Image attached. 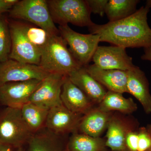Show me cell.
<instances>
[{"label":"cell","mask_w":151,"mask_h":151,"mask_svg":"<svg viewBox=\"0 0 151 151\" xmlns=\"http://www.w3.org/2000/svg\"><path fill=\"white\" fill-rule=\"evenodd\" d=\"M16 151H24V150L23 148L22 147H19L17 149Z\"/></svg>","instance_id":"cell-34"},{"label":"cell","mask_w":151,"mask_h":151,"mask_svg":"<svg viewBox=\"0 0 151 151\" xmlns=\"http://www.w3.org/2000/svg\"><path fill=\"white\" fill-rule=\"evenodd\" d=\"M146 6L148 8H151V0H147L146 2Z\"/></svg>","instance_id":"cell-32"},{"label":"cell","mask_w":151,"mask_h":151,"mask_svg":"<svg viewBox=\"0 0 151 151\" xmlns=\"http://www.w3.org/2000/svg\"><path fill=\"white\" fill-rule=\"evenodd\" d=\"M60 97L63 105L73 113L84 115L93 108V103L67 76L63 84Z\"/></svg>","instance_id":"cell-13"},{"label":"cell","mask_w":151,"mask_h":151,"mask_svg":"<svg viewBox=\"0 0 151 151\" xmlns=\"http://www.w3.org/2000/svg\"><path fill=\"white\" fill-rule=\"evenodd\" d=\"M127 93L141 103L147 114L151 113V94L149 83L145 73L138 66L127 71Z\"/></svg>","instance_id":"cell-15"},{"label":"cell","mask_w":151,"mask_h":151,"mask_svg":"<svg viewBox=\"0 0 151 151\" xmlns=\"http://www.w3.org/2000/svg\"><path fill=\"white\" fill-rule=\"evenodd\" d=\"M58 29L60 35L69 46L70 52L79 65L81 67L89 65L100 42L99 36L79 33L68 25L59 26Z\"/></svg>","instance_id":"cell-6"},{"label":"cell","mask_w":151,"mask_h":151,"mask_svg":"<svg viewBox=\"0 0 151 151\" xmlns=\"http://www.w3.org/2000/svg\"><path fill=\"white\" fill-rule=\"evenodd\" d=\"M12 148L8 145L0 144V151H12Z\"/></svg>","instance_id":"cell-31"},{"label":"cell","mask_w":151,"mask_h":151,"mask_svg":"<svg viewBox=\"0 0 151 151\" xmlns=\"http://www.w3.org/2000/svg\"><path fill=\"white\" fill-rule=\"evenodd\" d=\"M83 116L70 111L63 105L55 106L49 110L45 127L58 135L73 133L78 131Z\"/></svg>","instance_id":"cell-12"},{"label":"cell","mask_w":151,"mask_h":151,"mask_svg":"<svg viewBox=\"0 0 151 151\" xmlns=\"http://www.w3.org/2000/svg\"><path fill=\"white\" fill-rule=\"evenodd\" d=\"M9 12L11 17L29 22L51 35H60L52 19L46 0L19 1Z\"/></svg>","instance_id":"cell-4"},{"label":"cell","mask_w":151,"mask_h":151,"mask_svg":"<svg viewBox=\"0 0 151 151\" xmlns=\"http://www.w3.org/2000/svg\"><path fill=\"white\" fill-rule=\"evenodd\" d=\"M12 48L9 59L39 65L41 51L31 43L25 34L21 22H9Z\"/></svg>","instance_id":"cell-7"},{"label":"cell","mask_w":151,"mask_h":151,"mask_svg":"<svg viewBox=\"0 0 151 151\" xmlns=\"http://www.w3.org/2000/svg\"><path fill=\"white\" fill-rule=\"evenodd\" d=\"M33 134L21 109L7 107L0 114V144L18 148L28 142Z\"/></svg>","instance_id":"cell-5"},{"label":"cell","mask_w":151,"mask_h":151,"mask_svg":"<svg viewBox=\"0 0 151 151\" xmlns=\"http://www.w3.org/2000/svg\"><path fill=\"white\" fill-rule=\"evenodd\" d=\"M58 136L47 129H42L30 138L27 151H67Z\"/></svg>","instance_id":"cell-20"},{"label":"cell","mask_w":151,"mask_h":151,"mask_svg":"<svg viewBox=\"0 0 151 151\" xmlns=\"http://www.w3.org/2000/svg\"><path fill=\"white\" fill-rule=\"evenodd\" d=\"M49 74L40 65L9 59L0 63V85L10 82L42 80Z\"/></svg>","instance_id":"cell-10"},{"label":"cell","mask_w":151,"mask_h":151,"mask_svg":"<svg viewBox=\"0 0 151 151\" xmlns=\"http://www.w3.org/2000/svg\"><path fill=\"white\" fill-rule=\"evenodd\" d=\"M86 1L91 13L98 14L101 17L104 16L108 0H86Z\"/></svg>","instance_id":"cell-27"},{"label":"cell","mask_w":151,"mask_h":151,"mask_svg":"<svg viewBox=\"0 0 151 151\" xmlns=\"http://www.w3.org/2000/svg\"><path fill=\"white\" fill-rule=\"evenodd\" d=\"M139 0H109L106 6L105 14L109 22L117 21L135 13Z\"/></svg>","instance_id":"cell-23"},{"label":"cell","mask_w":151,"mask_h":151,"mask_svg":"<svg viewBox=\"0 0 151 151\" xmlns=\"http://www.w3.org/2000/svg\"><path fill=\"white\" fill-rule=\"evenodd\" d=\"M105 140L77 132L73 133L67 145V151H106Z\"/></svg>","instance_id":"cell-21"},{"label":"cell","mask_w":151,"mask_h":151,"mask_svg":"<svg viewBox=\"0 0 151 151\" xmlns=\"http://www.w3.org/2000/svg\"><path fill=\"white\" fill-rule=\"evenodd\" d=\"M67 76L93 103L99 104L108 92L103 85L87 72L85 67L80 68Z\"/></svg>","instance_id":"cell-16"},{"label":"cell","mask_w":151,"mask_h":151,"mask_svg":"<svg viewBox=\"0 0 151 151\" xmlns=\"http://www.w3.org/2000/svg\"><path fill=\"white\" fill-rule=\"evenodd\" d=\"M150 9L143 6L122 20L104 24H93L88 27L90 33L97 35L100 42H107L124 48L151 46V28L147 22Z\"/></svg>","instance_id":"cell-1"},{"label":"cell","mask_w":151,"mask_h":151,"mask_svg":"<svg viewBox=\"0 0 151 151\" xmlns=\"http://www.w3.org/2000/svg\"><path fill=\"white\" fill-rule=\"evenodd\" d=\"M39 65L49 73L64 76L81 67L60 35L50 36L48 42L42 50Z\"/></svg>","instance_id":"cell-2"},{"label":"cell","mask_w":151,"mask_h":151,"mask_svg":"<svg viewBox=\"0 0 151 151\" xmlns=\"http://www.w3.org/2000/svg\"><path fill=\"white\" fill-rule=\"evenodd\" d=\"M85 67L87 72L108 91L121 94L127 92V71L102 69L94 64Z\"/></svg>","instance_id":"cell-14"},{"label":"cell","mask_w":151,"mask_h":151,"mask_svg":"<svg viewBox=\"0 0 151 151\" xmlns=\"http://www.w3.org/2000/svg\"><path fill=\"white\" fill-rule=\"evenodd\" d=\"M42 80L10 82L0 85V102L8 108L21 109L29 103Z\"/></svg>","instance_id":"cell-11"},{"label":"cell","mask_w":151,"mask_h":151,"mask_svg":"<svg viewBox=\"0 0 151 151\" xmlns=\"http://www.w3.org/2000/svg\"><path fill=\"white\" fill-rule=\"evenodd\" d=\"M138 132L131 131L127 134L126 139V145L130 151H138Z\"/></svg>","instance_id":"cell-28"},{"label":"cell","mask_w":151,"mask_h":151,"mask_svg":"<svg viewBox=\"0 0 151 151\" xmlns=\"http://www.w3.org/2000/svg\"><path fill=\"white\" fill-rule=\"evenodd\" d=\"M9 0H0V16L7 11H9L13 5Z\"/></svg>","instance_id":"cell-29"},{"label":"cell","mask_w":151,"mask_h":151,"mask_svg":"<svg viewBox=\"0 0 151 151\" xmlns=\"http://www.w3.org/2000/svg\"><path fill=\"white\" fill-rule=\"evenodd\" d=\"M127 119L118 115H112L108 122L106 133L105 146L111 151L127 149L126 139L127 134L134 129Z\"/></svg>","instance_id":"cell-17"},{"label":"cell","mask_w":151,"mask_h":151,"mask_svg":"<svg viewBox=\"0 0 151 151\" xmlns=\"http://www.w3.org/2000/svg\"><path fill=\"white\" fill-rule=\"evenodd\" d=\"M66 151H67V150H66Z\"/></svg>","instance_id":"cell-38"},{"label":"cell","mask_w":151,"mask_h":151,"mask_svg":"<svg viewBox=\"0 0 151 151\" xmlns=\"http://www.w3.org/2000/svg\"><path fill=\"white\" fill-rule=\"evenodd\" d=\"M112 114L111 112L101 111L98 108H93L83 115L78 126L80 133L94 137H100L107 129Z\"/></svg>","instance_id":"cell-18"},{"label":"cell","mask_w":151,"mask_h":151,"mask_svg":"<svg viewBox=\"0 0 151 151\" xmlns=\"http://www.w3.org/2000/svg\"><path fill=\"white\" fill-rule=\"evenodd\" d=\"M0 63H1V62H0Z\"/></svg>","instance_id":"cell-37"},{"label":"cell","mask_w":151,"mask_h":151,"mask_svg":"<svg viewBox=\"0 0 151 151\" xmlns=\"http://www.w3.org/2000/svg\"><path fill=\"white\" fill-rule=\"evenodd\" d=\"M92 60L97 67L107 70L128 71L137 66L127 54L126 48L116 45L98 46Z\"/></svg>","instance_id":"cell-9"},{"label":"cell","mask_w":151,"mask_h":151,"mask_svg":"<svg viewBox=\"0 0 151 151\" xmlns=\"http://www.w3.org/2000/svg\"><path fill=\"white\" fill-rule=\"evenodd\" d=\"M141 58L143 60L151 61V46L144 48V53Z\"/></svg>","instance_id":"cell-30"},{"label":"cell","mask_w":151,"mask_h":151,"mask_svg":"<svg viewBox=\"0 0 151 151\" xmlns=\"http://www.w3.org/2000/svg\"><path fill=\"white\" fill-rule=\"evenodd\" d=\"M147 129L151 136V125H149L147 127Z\"/></svg>","instance_id":"cell-33"},{"label":"cell","mask_w":151,"mask_h":151,"mask_svg":"<svg viewBox=\"0 0 151 151\" xmlns=\"http://www.w3.org/2000/svg\"><path fill=\"white\" fill-rule=\"evenodd\" d=\"M47 3L52 21L59 26L70 23L89 27L94 24L86 0H48Z\"/></svg>","instance_id":"cell-3"},{"label":"cell","mask_w":151,"mask_h":151,"mask_svg":"<svg viewBox=\"0 0 151 151\" xmlns=\"http://www.w3.org/2000/svg\"><path fill=\"white\" fill-rule=\"evenodd\" d=\"M49 109L29 102L21 108L23 118L33 134L45 127Z\"/></svg>","instance_id":"cell-22"},{"label":"cell","mask_w":151,"mask_h":151,"mask_svg":"<svg viewBox=\"0 0 151 151\" xmlns=\"http://www.w3.org/2000/svg\"><path fill=\"white\" fill-rule=\"evenodd\" d=\"M138 151H147L151 147V136L147 128L142 127L138 132Z\"/></svg>","instance_id":"cell-26"},{"label":"cell","mask_w":151,"mask_h":151,"mask_svg":"<svg viewBox=\"0 0 151 151\" xmlns=\"http://www.w3.org/2000/svg\"><path fill=\"white\" fill-rule=\"evenodd\" d=\"M130 151L129 150H127V149H125V150H123L121 151Z\"/></svg>","instance_id":"cell-35"},{"label":"cell","mask_w":151,"mask_h":151,"mask_svg":"<svg viewBox=\"0 0 151 151\" xmlns=\"http://www.w3.org/2000/svg\"><path fill=\"white\" fill-rule=\"evenodd\" d=\"M22 23L25 34L28 40L33 45L42 51L48 42L51 35L36 26L23 22Z\"/></svg>","instance_id":"cell-24"},{"label":"cell","mask_w":151,"mask_h":151,"mask_svg":"<svg viewBox=\"0 0 151 151\" xmlns=\"http://www.w3.org/2000/svg\"><path fill=\"white\" fill-rule=\"evenodd\" d=\"M12 40L9 22L4 17L0 16V62L9 59Z\"/></svg>","instance_id":"cell-25"},{"label":"cell","mask_w":151,"mask_h":151,"mask_svg":"<svg viewBox=\"0 0 151 151\" xmlns=\"http://www.w3.org/2000/svg\"><path fill=\"white\" fill-rule=\"evenodd\" d=\"M65 76L58 73H50L33 93L29 102L50 109L63 105L61 90Z\"/></svg>","instance_id":"cell-8"},{"label":"cell","mask_w":151,"mask_h":151,"mask_svg":"<svg viewBox=\"0 0 151 151\" xmlns=\"http://www.w3.org/2000/svg\"><path fill=\"white\" fill-rule=\"evenodd\" d=\"M147 151H151V147L149 149V150H148Z\"/></svg>","instance_id":"cell-36"},{"label":"cell","mask_w":151,"mask_h":151,"mask_svg":"<svg viewBox=\"0 0 151 151\" xmlns=\"http://www.w3.org/2000/svg\"><path fill=\"white\" fill-rule=\"evenodd\" d=\"M98 108L106 112L118 111L130 114L137 111V106L132 98H125L121 93L108 91Z\"/></svg>","instance_id":"cell-19"}]
</instances>
